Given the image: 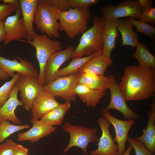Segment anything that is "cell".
<instances>
[{"mask_svg":"<svg viewBox=\"0 0 155 155\" xmlns=\"http://www.w3.org/2000/svg\"><path fill=\"white\" fill-rule=\"evenodd\" d=\"M106 90L94 89L77 84L73 88L72 93L76 96L78 95L87 106L95 108Z\"/></svg>","mask_w":155,"mask_h":155,"instance_id":"cell-21","label":"cell"},{"mask_svg":"<svg viewBox=\"0 0 155 155\" xmlns=\"http://www.w3.org/2000/svg\"><path fill=\"white\" fill-rule=\"evenodd\" d=\"M74 49L73 46H70L64 50L55 52L50 57L46 62L44 68V85L57 79V73L60 67L65 62L72 58Z\"/></svg>","mask_w":155,"mask_h":155,"instance_id":"cell-12","label":"cell"},{"mask_svg":"<svg viewBox=\"0 0 155 155\" xmlns=\"http://www.w3.org/2000/svg\"><path fill=\"white\" fill-rule=\"evenodd\" d=\"M19 90L16 84L13 87L10 97L2 106H0V121L7 120L16 125H20L21 122L15 115L14 111L18 106H23L18 98Z\"/></svg>","mask_w":155,"mask_h":155,"instance_id":"cell-19","label":"cell"},{"mask_svg":"<svg viewBox=\"0 0 155 155\" xmlns=\"http://www.w3.org/2000/svg\"><path fill=\"white\" fill-rule=\"evenodd\" d=\"M105 21L103 16H96L93 19V26L82 34L78 44L75 48L72 59L90 55L103 49L101 32Z\"/></svg>","mask_w":155,"mask_h":155,"instance_id":"cell-2","label":"cell"},{"mask_svg":"<svg viewBox=\"0 0 155 155\" xmlns=\"http://www.w3.org/2000/svg\"><path fill=\"white\" fill-rule=\"evenodd\" d=\"M133 24L129 18L118 20L117 30L121 35V45L130 46L134 49L138 42V34L134 32L133 29Z\"/></svg>","mask_w":155,"mask_h":155,"instance_id":"cell-25","label":"cell"},{"mask_svg":"<svg viewBox=\"0 0 155 155\" xmlns=\"http://www.w3.org/2000/svg\"><path fill=\"white\" fill-rule=\"evenodd\" d=\"M3 4H9L14 6L16 10L20 9V3L18 0H2Z\"/></svg>","mask_w":155,"mask_h":155,"instance_id":"cell-38","label":"cell"},{"mask_svg":"<svg viewBox=\"0 0 155 155\" xmlns=\"http://www.w3.org/2000/svg\"><path fill=\"white\" fill-rule=\"evenodd\" d=\"M18 40L28 43L35 49L36 56L39 65L38 78L40 84L43 86L44 85V75L46 64L53 53L62 50L61 42L57 40L51 39L46 34L39 35L37 33L31 41L22 39Z\"/></svg>","mask_w":155,"mask_h":155,"instance_id":"cell-5","label":"cell"},{"mask_svg":"<svg viewBox=\"0 0 155 155\" xmlns=\"http://www.w3.org/2000/svg\"><path fill=\"white\" fill-rule=\"evenodd\" d=\"M151 109L148 110V120L147 127L144 129L143 133L136 138L140 140L146 148L151 152H155V100L151 104Z\"/></svg>","mask_w":155,"mask_h":155,"instance_id":"cell-22","label":"cell"},{"mask_svg":"<svg viewBox=\"0 0 155 155\" xmlns=\"http://www.w3.org/2000/svg\"><path fill=\"white\" fill-rule=\"evenodd\" d=\"M60 11L43 0H38L34 18V24L37 29L40 30L51 38L60 37L59 30Z\"/></svg>","mask_w":155,"mask_h":155,"instance_id":"cell-3","label":"cell"},{"mask_svg":"<svg viewBox=\"0 0 155 155\" xmlns=\"http://www.w3.org/2000/svg\"><path fill=\"white\" fill-rule=\"evenodd\" d=\"M142 10L138 0H126L119 3L118 5H107L100 9L105 19H118L126 17L135 19L139 18Z\"/></svg>","mask_w":155,"mask_h":155,"instance_id":"cell-8","label":"cell"},{"mask_svg":"<svg viewBox=\"0 0 155 155\" xmlns=\"http://www.w3.org/2000/svg\"><path fill=\"white\" fill-rule=\"evenodd\" d=\"M16 59L10 60L0 56V69L13 78L15 75L14 72L21 74L23 76H31L38 77L39 73L34 67L32 63L18 56Z\"/></svg>","mask_w":155,"mask_h":155,"instance_id":"cell-15","label":"cell"},{"mask_svg":"<svg viewBox=\"0 0 155 155\" xmlns=\"http://www.w3.org/2000/svg\"><path fill=\"white\" fill-rule=\"evenodd\" d=\"M133 149L132 146L131 144H130L126 151L123 155H130V153Z\"/></svg>","mask_w":155,"mask_h":155,"instance_id":"cell-43","label":"cell"},{"mask_svg":"<svg viewBox=\"0 0 155 155\" xmlns=\"http://www.w3.org/2000/svg\"><path fill=\"white\" fill-rule=\"evenodd\" d=\"M108 89L111 92V100L108 106L101 110V112L115 109L119 111L123 115L124 120H137L139 116L128 106L123 95L119 84L113 75L109 76Z\"/></svg>","mask_w":155,"mask_h":155,"instance_id":"cell-9","label":"cell"},{"mask_svg":"<svg viewBox=\"0 0 155 155\" xmlns=\"http://www.w3.org/2000/svg\"><path fill=\"white\" fill-rule=\"evenodd\" d=\"M119 84L126 101L149 99L154 95L155 70L140 65L127 67Z\"/></svg>","mask_w":155,"mask_h":155,"instance_id":"cell-1","label":"cell"},{"mask_svg":"<svg viewBox=\"0 0 155 155\" xmlns=\"http://www.w3.org/2000/svg\"><path fill=\"white\" fill-rule=\"evenodd\" d=\"M118 19H105L101 32L103 47L102 54L111 58V52L115 47V39L119 36L117 30Z\"/></svg>","mask_w":155,"mask_h":155,"instance_id":"cell-18","label":"cell"},{"mask_svg":"<svg viewBox=\"0 0 155 155\" xmlns=\"http://www.w3.org/2000/svg\"><path fill=\"white\" fill-rule=\"evenodd\" d=\"M113 63L111 58L100 53L88 61L78 70V72L104 75L106 68Z\"/></svg>","mask_w":155,"mask_h":155,"instance_id":"cell-23","label":"cell"},{"mask_svg":"<svg viewBox=\"0 0 155 155\" xmlns=\"http://www.w3.org/2000/svg\"><path fill=\"white\" fill-rule=\"evenodd\" d=\"M30 127V126L28 124H11L7 120L0 121V144L11 134Z\"/></svg>","mask_w":155,"mask_h":155,"instance_id":"cell-29","label":"cell"},{"mask_svg":"<svg viewBox=\"0 0 155 155\" xmlns=\"http://www.w3.org/2000/svg\"><path fill=\"white\" fill-rule=\"evenodd\" d=\"M97 122L102 131L99 139L98 148L90 152V155H117V145L115 144L109 129L111 123L104 117H100Z\"/></svg>","mask_w":155,"mask_h":155,"instance_id":"cell-11","label":"cell"},{"mask_svg":"<svg viewBox=\"0 0 155 155\" xmlns=\"http://www.w3.org/2000/svg\"><path fill=\"white\" fill-rule=\"evenodd\" d=\"M20 93V101L28 112L38 94L43 90V86L39 83L38 77L21 75L16 84Z\"/></svg>","mask_w":155,"mask_h":155,"instance_id":"cell-10","label":"cell"},{"mask_svg":"<svg viewBox=\"0 0 155 155\" xmlns=\"http://www.w3.org/2000/svg\"><path fill=\"white\" fill-rule=\"evenodd\" d=\"M21 14V9L17 10L14 15L10 16L5 19L4 25L5 34L2 40L4 45L13 40L27 39L23 19L20 18Z\"/></svg>","mask_w":155,"mask_h":155,"instance_id":"cell-14","label":"cell"},{"mask_svg":"<svg viewBox=\"0 0 155 155\" xmlns=\"http://www.w3.org/2000/svg\"><path fill=\"white\" fill-rule=\"evenodd\" d=\"M21 75L20 73H17L11 80L5 82L0 87V106L3 105L8 99L13 86Z\"/></svg>","mask_w":155,"mask_h":155,"instance_id":"cell-30","label":"cell"},{"mask_svg":"<svg viewBox=\"0 0 155 155\" xmlns=\"http://www.w3.org/2000/svg\"></svg>","mask_w":155,"mask_h":155,"instance_id":"cell-45","label":"cell"},{"mask_svg":"<svg viewBox=\"0 0 155 155\" xmlns=\"http://www.w3.org/2000/svg\"><path fill=\"white\" fill-rule=\"evenodd\" d=\"M101 113L103 117L113 126L115 133L113 140L115 142L117 143L118 146L117 155H123L125 152V144L129 132L135 123L134 120H123L118 119L112 115L109 110Z\"/></svg>","mask_w":155,"mask_h":155,"instance_id":"cell-13","label":"cell"},{"mask_svg":"<svg viewBox=\"0 0 155 155\" xmlns=\"http://www.w3.org/2000/svg\"><path fill=\"white\" fill-rule=\"evenodd\" d=\"M89 9L84 10L77 7L60 12L59 30L65 32L69 38L73 39L83 34L88 29V21L90 19Z\"/></svg>","mask_w":155,"mask_h":155,"instance_id":"cell-4","label":"cell"},{"mask_svg":"<svg viewBox=\"0 0 155 155\" xmlns=\"http://www.w3.org/2000/svg\"><path fill=\"white\" fill-rule=\"evenodd\" d=\"M142 9H147L152 7V2L151 0H138Z\"/></svg>","mask_w":155,"mask_h":155,"instance_id":"cell-40","label":"cell"},{"mask_svg":"<svg viewBox=\"0 0 155 155\" xmlns=\"http://www.w3.org/2000/svg\"><path fill=\"white\" fill-rule=\"evenodd\" d=\"M109 81V77L104 75L80 73L77 84L94 89L107 90L108 89Z\"/></svg>","mask_w":155,"mask_h":155,"instance_id":"cell-24","label":"cell"},{"mask_svg":"<svg viewBox=\"0 0 155 155\" xmlns=\"http://www.w3.org/2000/svg\"><path fill=\"white\" fill-rule=\"evenodd\" d=\"M28 149L22 145L18 144V147L14 155H28Z\"/></svg>","mask_w":155,"mask_h":155,"instance_id":"cell-39","label":"cell"},{"mask_svg":"<svg viewBox=\"0 0 155 155\" xmlns=\"http://www.w3.org/2000/svg\"><path fill=\"white\" fill-rule=\"evenodd\" d=\"M4 21H0V43L2 41L5 32L4 28Z\"/></svg>","mask_w":155,"mask_h":155,"instance_id":"cell-41","label":"cell"},{"mask_svg":"<svg viewBox=\"0 0 155 155\" xmlns=\"http://www.w3.org/2000/svg\"><path fill=\"white\" fill-rule=\"evenodd\" d=\"M70 102L65 101L60 104L43 115L40 120L44 124L52 126L61 125L70 107Z\"/></svg>","mask_w":155,"mask_h":155,"instance_id":"cell-26","label":"cell"},{"mask_svg":"<svg viewBox=\"0 0 155 155\" xmlns=\"http://www.w3.org/2000/svg\"><path fill=\"white\" fill-rule=\"evenodd\" d=\"M129 20L136 28V31L144 34L148 36L152 41L155 40V27L144 22L133 19Z\"/></svg>","mask_w":155,"mask_h":155,"instance_id":"cell-31","label":"cell"},{"mask_svg":"<svg viewBox=\"0 0 155 155\" xmlns=\"http://www.w3.org/2000/svg\"><path fill=\"white\" fill-rule=\"evenodd\" d=\"M102 53V50L92 55L80 58L72 59L66 67L59 69L56 77L66 76L78 72V70L86 62L95 56Z\"/></svg>","mask_w":155,"mask_h":155,"instance_id":"cell-28","label":"cell"},{"mask_svg":"<svg viewBox=\"0 0 155 155\" xmlns=\"http://www.w3.org/2000/svg\"><path fill=\"white\" fill-rule=\"evenodd\" d=\"M71 8L77 7L81 9H89L91 6L97 4L98 0H69Z\"/></svg>","mask_w":155,"mask_h":155,"instance_id":"cell-35","label":"cell"},{"mask_svg":"<svg viewBox=\"0 0 155 155\" xmlns=\"http://www.w3.org/2000/svg\"><path fill=\"white\" fill-rule=\"evenodd\" d=\"M127 141L132 146L136 155H151L153 153L146 148L142 141L136 138L128 137Z\"/></svg>","mask_w":155,"mask_h":155,"instance_id":"cell-32","label":"cell"},{"mask_svg":"<svg viewBox=\"0 0 155 155\" xmlns=\"http://www.w3.org/2000/svg\"><path fill=\"white\" fill-rule=\"evenodd\" d=\"M20 9L27 35V41H31L36 33L33 26L38 0H20Z\"/></svg>","mask_w":155,"mask_h":155,"instance_id":"cell-20","label":"cell"},{"mask_svg":"<svg viewBox=\"0 0 155 155\" xmlns=\"http://www.w3.org/2000/svg\"><path fill=\"white\" fill-rule=\"evenodd\" d=\"M80 73L60 77L49 84L44 85V90L52 93L55 97L60 98L65 101H75L76 96L72 93L74 86L77 84Z\"/></svg>","mask_w":155,"mask_h":155,"instance_id":"cell-7","label":"cell"},{"mask_svg":"<svg viewBox=\"0 0 155 155\" xmlns=\"http://www.w3.org/2000/svg\"><path fill=\"white\" fill-rule=\"evenodd\" d=\"M151 155H155L154 153H152Z\"/></svg>","mask_w":155,"mask_h":155,"instance_id":"cell-44","label":"cell"},{"mask_svg":"<svg viewBox=\"0 0 155 155\" xmlns=\"http://www.w3.org/2000/svg\"><path fill=\"white\" fill-rule=\"evenodd\" d=\"M49 5L53 6L60 12L68 10L71 9L69 0H43Z\"/></svg>","mask_w":155,"mask_h":155,"instance_id":"cell-36","label":"cell"},{"mask_svg":"<svg viewBox=\"0 0 155 155\" xmlns=\"http://www.w3.org/2000/svg\"><path fill=\"white\" fill-rule=\"evenodd\" d=\"M9 76L5 72L0 69V80L8 79Z\"/></svg>","mask_w":155,"mask_h":155,"instance_id":"cell-42","label":"cell"},{"mask_svg":"<svg viewBox=\"0 0 155 155\" xmlns=\"http://www.w3.org/2000/svg\"><path fill=\"white\" fill-rule=\"evenodd\" d=\"M135 47L136 50L132 56L138 61L139 65L150 67L155 70V57L146 44L138 41Z\"/></svg>","mask_w":155,"mask_h":155,"instance_id":"cell-27","label":"cell"},{"mask_svg":"<svg viewBox=\"0 0 155 155\" xmlns=\"http://www.w3.org/2000/svg\"><path fill=\"white\" fill-rule=\"evenodd\" d=\"M63 129L70 135L69 142L63 150L64 154L72 147H77L81 149L84 155H88L87 150L88 144L98 140V138L96 135L98 129L96 128L73 125L70 122H67L63 125Z\"/></svg>","mask_w":155,"mask_h":155,"instance_id":"cell-6","label":"cell"},{"mask_svg":"<svg viewBox=\"0 0 155 155\" xmlns=\"http://www.w3.org/2000/svg\"><path fill=\"white\" fill-rule=\"evenodd\" d=\"M30 121L32 124V127L26 132L18 133V141H30L35 143L41 138L51 135L57 129L56 127L44 124L40 120L31 119Z\"/></svg>","mask_w":155,"mask_h":155,"instance_id":"cell-17","label":"cell"},{"mask_svg":"<svg viewBox=\"0 0 155 155\" xmlns=\"http://www.w3.org/2000/svg\"><path fill=\"white\" fill-rule=\"evenodd\" d=\"M60 104L55 98L53 94L43 90L33 102L30 110L33 120H38L44 115Z\"/></svg>","mask_w":155,"mask_h":155,"instance_id":"cell-16","label":"cell"},{"mask_svg":"<svg viewBox=\"0 0 155 155\" xmlns=\"http://www.w3.org/2000/svg\"><path fill=\"white\" fill-rule=\"evenodd\" d=\"M15 10L16 8L10 4H1L0 3V21H4Z\"/></svg>","mask_w":155,"mask_h":155,"instance_id":"cell-37","label":"cell"},{"mask_svg":"<svg viewBox=\"0 0 155 155\" xmlns=\"http://www.w3.org/2000/svg\"><path fill=\"white\" fill-rule=\"evenodd\" d=\"M139 20L147 24H155V8L153 7L147 9H142Z\"/></svg>","mask_w":155,"mask_h":155,"instance_id":"cell-34","label":"cell"},{"mask_svg":"<svg viewBox=\"0 0 155 155\" xmlns=\"http://www.w3.org/2000/svg\"><path fill=\"white\" fill-rule=\"evenodd\" d=\"M18 147V144L13 140L7 139L0 144V155H14Z\"/></svg>","mask_w":155,"mask_h":155,"instance_id":"cell-33","label":"cell"}]
</instances>
